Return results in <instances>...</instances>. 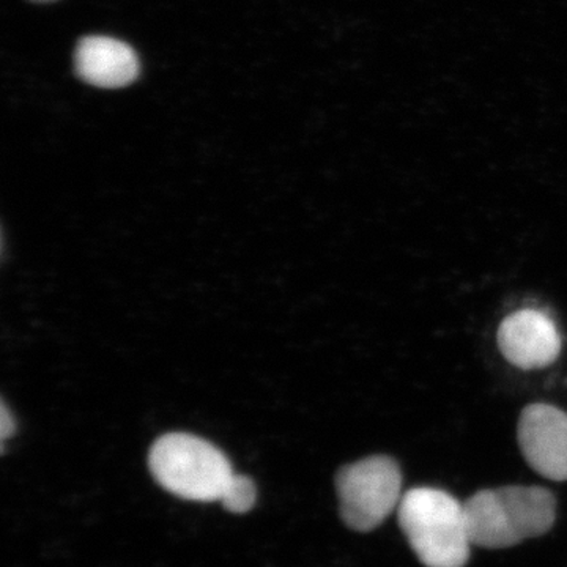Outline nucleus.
I'll return each mask as SVG.
<instances>
[{"label": "nucleus", "instance_id": "f257e3e1", "mask_svg": "<svg viewBox=\"0 0 567 567\" xmlns=\"http://www.w3.org/2000/svg\"><path fill=\"white\" fill-rule=\"evenodd\" d=\"M399 527L425 567H464L470 537L465 505L445 491L417 487L402 496Z\"/></svg>", "mask_w": 567, "mask_h": 567}, {"label": "nucleus", "instance_id": "f03ea898", "mask_svg": "<svg viewBox=\"0 0 567 567\" xmlns=\"http://www.w3.org/2000/svg\"><path fill=\"white\" fill-rule=\"evenodd\" d=\"M465 513L475 546L507 548L547 533L557 506L547 488L509 486L477 492Z\"/></svg>", "mask_w": 567, "mask_h": 567}, {"label": "nucleus", "instance_id": "7ed1b4c3", "mask_svg": "<svg viewBox=\"0 0 567 567\" xmlns=\"http://www.w3.org/2000/svg\"><path fill=\"white\" fill-rule=\"evenodd\" d=\"M148 466L159 486L192 502H221L235 475L221 450L181 432L156 440Z\"/></svg>", "mask_w": 567, "mask_h": 567}, {"label": "nucleus", "instance_id": "20e7f679", "mask_svg": "<svg viewBox=\"0 0 567 567\" xmlns=\"http://www.w3.org/2000/svg\"><path fill=\"white\" fill-rule=\"evenodd\" d=\"M336 492L347 527L372 532L399 507L404 496L401 468L391 457H365L339 470Z\"/></svg>", "mask_w": 567, "mask_h": 567}, {"label": "nucleus", "instance_id": "39448f33", "mask_svg": "<svg viewBox=\"0 0 567 567\" xmlns=\"http://www.w3.org/2000/svg\"><path fill=\"white\" fill-rule=\"evenodd\" d=\"M517 436L535 472L547 480L567 481V413L554 405H528L518 420Z\"/></svg>", "mask_w": 567, "mask_h": 567}, {"label": "nucleus", "instance_id": "423d86ee", "mask_svg": "<svg viewBox=\"0 0 567 567\" xmlns=\"http://www.w3.org/2000/svg\"><path fill=\"white\" fill-rule=\"evenodd\" d=\"M496 339L503 357L525 371L548 368L561 353L557 323L537 309H522L506 317Z\"/></svg>", "mask_w": 567, "mask_h": 567}, {"label": "nucleus", "instance_id": "0eeeda50", "mask_svg": "<svg viewBox=\"0 0 567 567\" xmlns=\"http://www.w3.org/2000/svg\"><path fill=\"white\" fill-rule=\"evenodd\" d=\"M74 69L87 84L118 89L132 84L140 73V61L130 44L111 37H85L74 52Z\"/></svg>", "mask_w": 567, "mask_h": 567}, {"label": "nucleus", "instance_id": "6e6552de", "mask_svg": "<svg viewBox=\"0 0 567 567\" xmlns=\"http://www.w3.org/2000/svg\"><path fill=\"white\" fill-rule=\"evenodd\" d=\"M256 486L252 480L244 475H234L226 492H224L221 503L229 513L245 514L256 503Z\"/></svg>", "mask_w": 567, "mask_h": 567}, {"label": "nucleus", "instance_id": "1a4fd4ad", "mask_svg": "<svg viewBox=\"0 0 567 567\" xmlns=\"http://www.w3.org/2000/svg\"><path fill=\"white\" fill-rule=\"evenodd\" d=\"M14 429H17L14 417L11 416L6 402H2V406H0V436H2V443H6L14 434Z\"/></svg>", "mask_w": 567, "mask_h": 567}, {"label": "nucleus", "instance_id": "9d476101", "mask_svg": "<svg viewBox=\"0 0 567 567\" xmlns=\"http://www.w3.org/2000/svg\"><path fill=\"white\" fill-rule=\"evenodd\" d=\"M37 2H50V0H37Z\"/></svg>", "mask_w": 567, "mask_h": 567}]
</instances>
